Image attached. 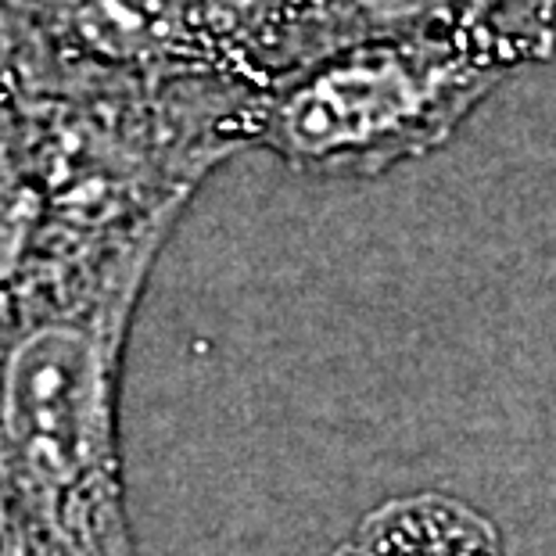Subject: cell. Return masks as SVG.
Masks as SVG:
<instances>
[{
  "mask_svg": "<svg viewBox=\"0 0 556 556\" xmlns=\"http://www.w3.org/2000/svg\"><path fill=\"white\" fill-rule=\"evenodd\" d=\"M165 238L0 302V500L22 556H140L119 392L129 324Z\"/></svg>",
  "mask_w": 556,
  "mask_h": 556,
  "instance_id": "cell-1",
  "label": "cell"
},
{
  "mask_svg": "<svg viewBox=\"0 0 556 556\" xmlns=\"http://www.w3.org/2000/svg\"><path fill=\"white\" fill-rule=\"evenodd\" d=\"M549 54L489 18L352 43L266 90L255 144L294 173L374 180L448 144L495 87Z\"/></svg>",
  "mask_w": 556,
  "mask_h": 556,
  "instance_id": "cell-2",
  "label": "cell"
},
{
  "mask_svg": "<svg viewBox=\"0 0 556 556\" xmlns=\"http://www.w3.org/2000/svg\"><path fill=\"white\" fill-rule=\"evenodd\" d=\"M330 556H506L500 528L456 495H395Z\"/></svg>",
  "mask_w": 556,
  "mask_h": 556,
  "instance_id": "cell-3",
  "label": "cell"
},
{
  "mask_svg": "<svg viewBox=\"0 0 556 556\" xmlns=\"http://www.w3.org/2000/svg\"><path fill=\"white\" fill-rule=\"evenodd\" d=\"M345 47L402 33L453 26V22L489 18L484 0H334ZM492 22V18H489Z\"/></svg>",
  "mask_w": 556,
  "mask_h": 556,
  "instance_id": "cell-4",
  "label": "cell"
},
{
  "mask_svg": "<svg viewBox=\"0 0 556 556\" xmlns=\"http://www.w3.org/2000/svg\"><path fill=\"white\" fill-rule=\"evenodd\" d=\"M484 15L556 47V0H484Z\"/></svg>",
  "mask_w": 556,
  "mask_h": 556,
  "instance_id": "cell-5",
  "label": "cell"
}]
</instances>
